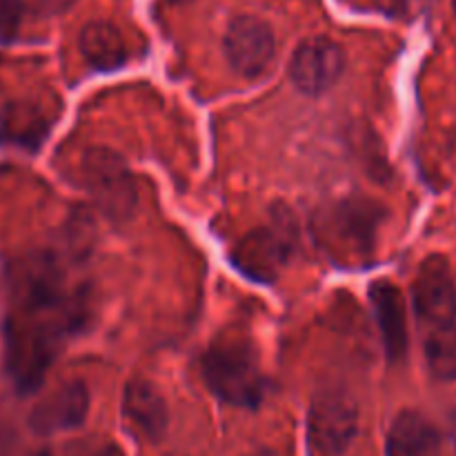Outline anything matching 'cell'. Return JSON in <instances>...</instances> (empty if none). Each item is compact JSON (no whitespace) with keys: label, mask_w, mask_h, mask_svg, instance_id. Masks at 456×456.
<instances>
[{"label":"cell","mask_w":456,"mask_h":456,"mask_svg":"<svg viewBox=\"0 0 456 456\" xmlns=\"http://www.w3.org/2000/svg\"><path fill=\"white\" fill-rule=\"evenodd\" d=\"M25 0H0V40H12L20 29Z\"/></svg>","instance_id":"obj_17"},{"label":"cell","mask_w":456,"mask_h":456,"mask_svg":"<svg viewBox=\"0 0 456 456\" xmlns=\"http://www.w3.org/2000/svg\"><path fill=\"white\" fill-rule=\"evenodd\" d=\"M87 412L89 387L83 381H69L36 405L29 426L36 435H61L83 426Z\"/></svg>","instance_id":"obj_10"},{"label":"cell","mask_w":456,"mask_h":456,"mask_svg":"<svg viewBox=\"0 0 456 456\" xmlns=\"http://www.w3.org/2000/svg\"><path fill=\"white\" fill-rule=\"evenodd\" d=\"M310 441L321 454L341 456L359 432V408L346 392L316 396L307 417Z\"/></svg>","instance_id":"obj_6"},{"label":"cell","mask_w":456,"mask_h":456,"mask_svg":"<svg viewBox=\"0 0 456 456\" xmlns=\"http://www.w3.org/2000/svg\"><path fill=\"white\" fill-rule=\"evenodd\" d=\"M78 47L85 61L96 69H118L127 62L129 49L123 34L116 25L105 20H94L83 27L78 36Z\"/></svg>","instance_id":"obj_14"},{"label":"cell","mask_w":456,"mask_h":456,"mask_svg":"<svg viewBox=\"0 0 456 456\" xmlns=\"http://www.w3.org/2000/svg\"><path fill=\"white\" fill-rule=\"evenodd\" d=\"M13 307L4 321V368L20 395L40 387L49 365L87 314L85 289L67 285L52 254L18 263L12 279Z\"/></svg>","instance_id":"obj_1"},{"label":"cell","mask_w":456,"mask_h":456,"mask_svg":"<svg viewBox=\"0 0 456 456\" xmlns=\"http://www.w3.org/2000/svg\"><path fill=\"white\" fill-rule=\"evenodd\" d=\"M123 417L138 436L159 441L167 432L169 410L159 387L147 379H132L123 392Z\"/></svg>","instance_id":"obj_11"},{"label":"cell","mask_w":456,"mask_h":456,"mask_svg":"<svg viewBox=\"0 0 456 456\" xmlns=\"http://www.w3.org/2000/svg\"><path fill=\"white\" fill-rule=\"evenodd\" d=\"M288 71L298 92L319 96L332 89L346 71V52L325 36H312L294 49Z\"/></svg>","instance_id":"obj_8"},{"label":"cell","mask_w":456,"mask_h":456,"mask_svg":"<svg viewBox=\"0 0 456 456\" xmlns=\"http://www.w3.org/2000/svg\"><path fill=\"white\" fill-rule=\"evenodd\" d=\"M167 3H172V4H185V3H191V0H167Z\"/></svg>","instance_id":"obj_21"},{"label":"cell","mask_w":456,"mask_h":456,"mask_svg":"<svg viewBox=\"0 0 456 456\" xmlns=\"http://www.w3.org/2000/svg\"><path fill=\"white\" fill-rule=\"evenodd\" d=\"M414 312L428 328L456 323V281L450 263L435 254L419 267L412 285Z\"/></svg>","instance_id":"obj_9"},{"label":"cell","mask_w":456,"mask_h":456,"mask_svg":"<svg viewBox=\"0 0 456 456\" xmlns=\"http://www.w3.org/2000/svg\"><path fill=\"white\" fill-rule=\"evenodd\" d=\"M452 7H454V13H456V0H452Z\"/></svg>","instance_id":"obj_23"},{"label":"cell","mask_w":456,"mask_h":456,"mask_svg":"<svg viewBox=\"0 0 456 456\" xmlns=\"http://www.w3.org/2000/svg\"><path fill=\"white\" fill-rule=\"evenodd\" d=\"M370 303L381 330L387 359L401 361L408 352V312L403 294L395 283L379 279L370 285Z\"/></svg>","instance_id":"obj_12"},{"label":"cell","mask_w":456,"mask_h":456,"mask_svg":"<svg viewBox=\"0 0 456 456\" xmlns=\"http://www.w3.org/2000/svg\"><path fill=\"white\" fill-rule=\"evenodd\" d=\"M80 176L85 190L110 221L125 223L132 218L138 194L123 156L107 147H89L80 159Z\"/></svg>","instance_id":"obj_4"},{"label":"cell","mask_w":456,"mask_h":456,"mask_svg":"<svg viewBox=\"0 0 456 456\" xmlns=\"http://www.w3.org/2000/svg\"><path fill=\"white\" fill-rule=\"evenodd\" d=\"M298 232L288 209H276L267 225L245 234L232 249L236 270L256 283H272L297 252Z\"/></svg>","instance_id":"obj_3"},{"label":"cell","mask_w":456,"mask_h":456,"mask_svg":"<svg viewBox=\"0 0 456 456\" xmlns=\"http://www.w3.org/2000/svg\"><path fill=\"white\" fill-rule=\"evenodd\" d=\"M71 3L74 0H25V12L34 9L38 16H53V13H61L71 7Z\"/></svg>","instance_id":"obj_18"},{"label":"cell","mask_w":456,"mask_h":456,"mask_svg":"<svg viewBox=\"0 0 456 456\" xmlns=\"http://www.w3.org/2000/svg\"><path fill=\"white\" fill-rule=\"evenodd\" d=\"M203 379L212 395L234 408L254 410L265 399V377L252 337L230 328L218 334L200 361Z\"/></svg>","instance_id":"obj_2"},{"label":"cell","mask_w":456,"mask_h":456,"mask_svg":"<svg viewBox=\"0 0 456 456\" xmlns=\"http://www.w3.org/2000/svg\"><path fill=\"white\" fill-rule=\"evenodd\" d=\"M381 209L365 200H343L321 218V234L332 254L343 258L363 256L374 248Z\"/></svg>","instance_id":"obj_5"},{"label":"cell","mask_w":456,"mask_h":456,"mask_svg":"<svg viewBox=\"0 0 456 456\" xmlns=\"http://www.w3.org/2000/svg\"><path fill=\"white\" fill-rule=\"evenodd\" d=\"M38 456H52V454H49V452H40Z\"/></svg>","instance_id":"obj_22"},{"label":"cell","mask_w":456,"mask_h":456,"mask_svg":"<svg viewBox=\"0 0 456 456\" xmlns=\"http://www.w3.org/2000/svg\"><path fill=\"white\" fill-rule=\"evenodd\" d=\"M52 116L40 107H12V114L4 118V132H7L9 141L31 150L43 142V138L52 129Z\"/></svg>","instance_id":"obj_15"},{"label":"cell","mask_w":456,"mask_h":456,"mask_svg":"<svg viewBox=\"0 0 456 456\" xmlns=\"http://www.w3.org/2000/svg\"><path fill=\"white\" fill-rule=\"evenodd\" d=\"M223 49L236 74L243 78H258L276 56L274 29L258 16H236L227 27Z\"/></svg>","instance_id":"obj_7"},{"label":"cell","mask_w":456,"mask_h":456,"mask_svg":"<svg viewBox=\"0 0 456 456\" xmlns=\"http://www.w3.org/2000/svg\"><path fill=\"white\" fill-rule=\"evenodd\" d=\"M426 0H383L386 9L395 16H414Z\"/></svg>","instance_id":"obj_19"},{"label":"cell","mask_w":456,"mask_h":456,"mask_svg":"<svg viewBox=\"0 0 456 456\" xmlns=\"http://www.w3.org/2000/svg\"><path fill=\"white\" fill-rule=\"evenodd\" d=\"M94 456H123V452L116 445H107V448H101Z\"/></svg>","instance_id":"obj_20"},{"label":"cell","mask_w":456,"mask_h":456,"mask_svg":"<svg viewBox=\"0 0 456 456\" xmlns=\"http://www.w3.org/2000/svg\"><path fill=\"white\" fill-rule=\"evenodd\" d=\"M426 361L430 372L441 381L456 379V323L428 330Z\"/></svg>","instance_id":"obj_16"},{"label":"cell","mask_w":456,"mask_h":456,"mask_svg":"<svg viewBox=\"0 0 456 456\" xmlns=\"http://www.w3.org/2000/svg\"><path fill=\"white\" fill-rule=\"evenodd\" d=\"M441 435L423 414L405 410L392 421L386 441L387 456H441Z\"/></svg>","instance_id":"obj_13"}]
</instances>
